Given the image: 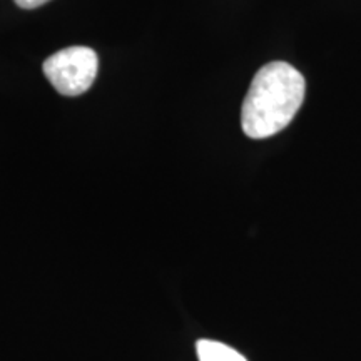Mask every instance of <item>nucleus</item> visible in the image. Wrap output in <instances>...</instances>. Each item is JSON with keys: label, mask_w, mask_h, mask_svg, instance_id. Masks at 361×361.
Returning <instances> with one entry per match:
<instances>
[{"label": "nucleus", "mask_w": 361, "mask_h": 361, "mask_svg": "<svg viewBox=\"0 0 361 361\" xmlns=\"http://www.w3.org/2000/svg\"><path fill=\"white\" fill-rule=\"evenodd\" d=\"M306 82L288 62H269L256 72L241 109V128L251 139L281 133L305 101Z\"/></svg>", "instance_id": "1"}, {"label": "nucleus", "mask_w": 361, "mask_h": 361, "mask_svg": "<svg viewBox=\"0 0 361 361\" xmlns=\"http://www.w3.org/2000/svg\"><path fill=\"white\" fill-rule=\"evenodd\" d=\"M99 59L90 47L74 45L59 51L44 62V74L59 94L75 97L94 84Z\"/></svg>", "instance_id": "2"}, {"label": "nucleus", "mask_w": 361, "mask_h": 361, "mask_svg": "<svg viewBox=\"0 0 361 361\" xmlns=\"http://www.w3.org/2000/svg\"><path fill=\"white\" fill-rule=\"evenodd\" d=\"M196 351L200 361H247L239 351L214 340H200Z\"/></svg>", "instance_id": "3"}, {"label": "nucleus", "mask_w": 361, "mask_h": 361, "mask_svg": "<svg viewBox=\"0 0 361 361\" xmlns=\"http://www.w3.org/2000/svg\"><path fill=\"white\" fill-rule=\"evenodd\" d=\"M47 2H51V0H16L17 6L20 8H27V11H30V8H37Z\"/></svg>", "instance_id": "4"}]
</instances>
